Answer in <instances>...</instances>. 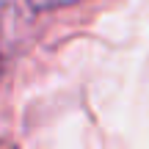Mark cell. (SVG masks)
I'll list each match as a JSON object with an SVG mask.
<instances>
[{"label":"cell","mask_w":149,"mask_h":149,"mask_svg":"<svg viewBox=\"0 0 149 149\" xmlns=\"http://www.w3.org/2000/svg\"><path fill=\"white\" fill-rule=\"evenodd\" d=\"M80 0H28L33 11H55V8H64V6H74Z\"/></svg>","instance_id":"obj_1"}]
</instances>
